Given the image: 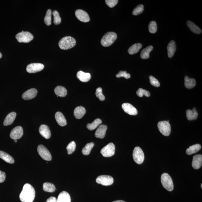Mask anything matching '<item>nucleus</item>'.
<instances>
[{"label":"nucleus","instance_id":"5","mask_svg":"<svg viewBox=\"0 0 202 202\" xmlns=\"http://www.w3.org/2000/svg\"><path fill=\"white\" fill-rule=\"evenodd\" d=\"M133 156L134 160L138 164H141L144 161V153L139 147L135 148L133 151Z\"/></svg>","mask_w":202,"mask_h":202},{"label":"nucleus","instance_id":"18","mask_svg":"<svg viewBox=\"0 0 202 202\" xmlns=\"http://www.w3.org/2000/svg\"><path fill=\"white\" fill-rule=\"evenodd\" d=\"M107 126L106 125H101L98 128L95 134L96 137L97 138H103L106 135V131L107 130Z\"/></svg>","mask_w":202,"mask_h":202},{"label":"nucleus","instance_id":"37","mask_svg":"<svg viewBox=\"0 0 202 202\" xmlns=\"http://www.w3.org/2000/svg\"><path fill=\"white\" fill-rule=\"evenodd\" d=\"M76 144L74 141H71L67 146L66 149L68 150V154H71L75 150Z\"/></svg>","mask_w":202,"mask_h":202},{"label":"nucleus","instance_id":"33","mask_svg":"<svg viewBox=\"0 0 202 202\" xmlns=\"http://www.w3.org/2000/svg\"><path fill=\"white\" fill-rule=\"evenodd\" d=\"M43 189L44 191L49 192V193H53L56 190L55 185L53 183L49 182H46L43 183Z\"/></svg>","mask_w":202,"mask_h":202},{"label":"nucleus","instance_id":"12","mask_svg":"<svg viewBox=\"0 0 202 202\" xmlns=\"http://www.w3.org/2000/svg\"><path fill=\"white\" fill-rule=\"evenodd\" d=\"M77 18L79 21L84 23L88 22L90 21L89 15L86 12L81 9H78L75 13Z\"/></svg>","mask_w":202,"mask_h":202},{"label":"nucleus","instance_id":"10","mask_svg":"<svg viewBox=\"0 0 202 202\" xmlns=\"http://www.w3.org/2000/svg\"><path fill=\"white\" fill-rule=\"evenodd\" d=\"M114 180L112 177L108 175H101L96 178V182L103 186H109L113 184Z\"/></svg>","mask_w":202,"mask_h":202},{"label":"nucleus","instance_id":"34","mask_svg":"<svg viewBox=\"0 0 202 202\" xmlns=\"http://www.w3.org/2000/svg\"><path fill=\"white\" fill-rule=\"evenodd\" d=\"M101 123V120L99 119V118H97V119H95L92 123H88L86 127L87 128L88 130L92 131V130L96 129Z\"/></svg>","mask_w":202,"mask_h":202},{"label":"nucleus","instance_id":"21","mask_svg":"<svg viewBox=\"0 0 202 202\" xmlns=\"http://www.w3.org/2000/svg\"><path fill=\"white\" fill-rule=\"evenodd\" d=\"M55 118L58 125L61 127L66 126L67 121L64 115L60 112H57L55 114Z\"/></svg>","mask_w":202,"mask_h":202},{"label":"nucleus","instance_id":"30","mask_svg":"<svg viewBox=\"0 0 202 202\" xmlns=\"http://www.w3.org/2000/svg\"><path fill=\"white\" fill-rule=\"evenodd\" d=\"M201 145L197 144L190 146L186 150L187 154L189 155L193 154V153L197 152L201 149Z\"/></svg>","mask_w":202,"mask_h":202},{"label":"nucleus","instance_id":"14","mask_svg":"<svg viewBox=\"0 0 202 202\" xmlns=\"http://www.w3.org/2000/svg\"><path fill=\"white\" fill-rule=\"evenodd\" d=\"M122 108L125 112L131 116H136L138 112L136 108L129 103H124L122 105Z\"/></svg>","mask_w":202,"mask_h":202},{"label":"nucleus","instance_id":"32","mask_svg":"<svg viewBox=\"0 0 202 202\" xmlns=\"http://www.w3.org/2000/svg\"><path fill=\"white\" fill-rule=\"evenodd\" d=\"M153 49V46H150L143 50L141 54V57L142 59H146L149 58L150 53L152 50Z\"/></svg>","mask_w":202,"mask_h":202},{"label":"nucleus","instance_id":"11","mask_svg":"<svg viewBox=\"0 0 202 202\" xmlns=\"http://www.w3.org/2000/svg\"><path fill=\"white\" fill-rule=\"evenodd\" d=\"M44 68V65L41 63H31L27 67L26 71L29 73H35L42 71Z\"/></svg>","mask_w":202,"mask_h":202},{"label":"nucleus","instance_id":"42","mask_svg":"<svg viewBox=\"0 0 202 202\" xmlns=\"http://www.w3.org/2000/svg\"><path fill=\"white\" fill-rule=\"evenodd\" d=\"M96 95L97 97L100 101H104L105 100V96L103 94L102 90L101 87H99L96 89Z\"/></svg>","mask_w":202,"mask_h":202},{"label":"nucleus","instance_id":"35","mask_svg":"<svg viewBox=\"0 0 202 202\" xmlns=\"http://www.w3.org/2000/svg\"><path fill=\"white\" fill-rule=\"evenodd\" d=\"M94 146V143L93 142L88 143L86 144L84 147L83 149L82 152L83 154L84 155H88L90 154L92 149Z\"/></svg>","mask_w":202,"mask_h":202},{"label":"nucleus","instance_id":"16","mask_svg":"<svg viewBox=\"0 0 202 202\" xmlns=\"http://www.w3.org/2000/svg\"><path fill=\"white\" fill-rule=\"evenodd\" d=\"M40 134L46 139H49L51 136V133L49 127L46 125H42L39 127Z\"/></svg>","mask_w":202,"mask_h":202},{"label":"nucleus","instance_id":"38","mask_svg":"<svg viewBox=\"0 0 202 202\" xmlns=\"http://www.w3.org/2000/svg\"><path fill=\"white\" fill-rule=\"evenodd\" d=\"M149 31L150 33H154L157 31V26L156 22L151 21L150 22L149 25Z\"/></svg>","mask_w":202,"mask_h":202},{"label":"nucleus","instance_id":"29","mask_svg":"<svg viewBox=\"0 0 202 202\" xmlns=\"http://www.w3.org/2000/svg\"><path fill=\"white\" fill-rule=\"evenodd\" d=\"M196 81L193 78L189 77L187 76H185V85L186 88L188 89L194 87L196 85Z\"/></svg>","mask_w":202,"mask_h":202},{"label":"nucleus","instance_id":"43","mask_svg":"<svg viewBox=\"0 0 202 202\" xmlns=\"http://www.w3.org/2000/svg\"><path fill=\"white\" fill-rule=\"evenodd\" d=\"M150 82L151 84L153 86L158 87L160 86V83L157 79L154 77L152 76H149Z\"/></svg>","mask_w":202,"mask_h":202},{"label":"nucleus","instance_id":"13","mask_svg":"<svg viewBox=\"0 0 202 202\" xmlns=\"http://www.w3.org/2000/svg\"><path fill=\"white\" fill-rule=\"evenodd\" d=\"M23 134V128L21 126H17L12 130L10 137L13 140H17L20 138Z\"/></svg>","mask_w":202,"mask_h":202},{"label":"nucleus","instance_id":"41","mask_svg":"<svg viewBox=\"0 0 202 202\" xmlns=\"http://www.w3.org/2000/svg\"><path fill=\"white\" fill-rule=\"evenodd\" d=\"M144 10V6L143 5L140 4L134 8L133 12V14L134 16H137L141 14Z\"/></svg>","mask_w":202,"mask_h":202},{"label":"nucleus","instance_id":"22","mask_svg":"<svg viewBox=\"0 0 202 202\" xmlns=\"http://www.w3.org/2000/svg\"><path fill=\"white\" fill-rule=\"evenodd\" d=\"M86 113V110L83 106H78L75 108L74 116L76 119H80L82 118Z\"/></svg>","mask_w":202,"mask_h":202},{"label":"nucleus","instance_id":"4","mask_svg":"<svg viewBox=\"0 0 202 202\" xmlns=\"http://www.w3.org/2000/svg\"><path fill=\"white\" fill-rule=\"evenodd\" d=\"M161 182L163 187L169 191H172L174 185L172 179L168 173H163L161 176Z\"/></svg>","mask_w":202,"mask_h":202},{"label":"nucleus","instance_id":"50","mask_svg":"<svg viewBox=\"0 0 202 202\" xmlns=\"http://www.w3.org/2000/svg\"><path fill=\"white\" fill-rule=\"evenodd\" d=\"M14 141L16 143H17V140H14Z\"/></svg>","mask_w":202,"mask_h":202},{"label":"nucleus","instance_id":"51","mask_svg":"<svg viewBox=\"0 0 202 202\" xmlns=\"http://www.w3.org/2000/svg\"><path fill=\"white\" fill-rule=\"evenodd\" d=\"M167 121L168 123H169V120H167Z\"/></svg>","mask_w":202,"mask_h":202},{"label":"nucleus","instance_id":"45","mask_svg":"<svg viewBox=\"0 0 202 202\" xmlns=\"http://www.w3.org/2000/svg\"><path fill=\"white\" fill-rule=\"evenodd\" d=\"M118 0H106L105 2L110 8H113L117 4Z\"/></svg>","mask_w":202,"mask_h":202},{"label":"nucleus","instance_id":"1","mask_svg":"<svg viewBox=\"0 0 202 202\" xmlns=\"http://www.w3.org/2000/svg\"><path fill=\"white\" fill-rule=\"evenodd\" d=\"M35 196V191L31 185L26 183L23 186L20 195V199L22 202H33Z\"/></svg>","mask_w":202,"mask_h":202},{"label":"nucleus","instance_id":"25","mask_svg":"<svg viewBox=\"0 0 202 202\" xmlns=\"http://www.w3.org/2000/svg\"><path fill=\"white\" fill-rule=\"evenodd\" d=\"M186 114L187 118L189 121L196 119L198 116L197 112L195 108H193V110H187Z\"/></svg>","mask_w":202,"mask_h":202},{"label":"nucleus","instance_id":"48","mask_svg":"<svg viewBox=\"0 0 202 202\" xmlns=\"http://www.w3.org/2000/svg\"><path fill=\"white\" fill-rule=\"evenodd\" d=\"M112 202H126L123 200H117V201H113Z\"/></svg>","mask_w":202,"mask_h":202},{"label":"nucleus","instance_id":"39","mask_svg":"<svg viewBox=\"0 0 202 202\" xmlns=\"http://www.w3.org/2000/svg\"><path fill=\"white\" fill-rule=\"evenodd\" d=\"M54 16V23L55 25L59 24L61 23V18L60 16L59 13L56 10H54L53 12Z\"/></svg>","mask_w":202,"mask_h":202},{"label":"nucleus","instance_id":"3","mask_svg":"<svg viewBox=\"0 0 202 202\" xmlns=\"http://www.w3.org/2000/svg\"><path fill=\"white\" fill-rule=\"evenodd\" d=\"M117 36L115 32L107 33L103 36L101 40V44L104 47H108L113 44L117 39Z\"/></svg>","mask_w":202,"mask_h":202},{"label":"nucleus","instance_id":"40","mask_svg":"<svg viewBox=\"0 0 202 202\" xmlns=\"http://www.w3.org/2000/svg\"><path fill=\"white\" fill-rule=\"evenodd\" d=\"M136 94L138 97H142L143 96H146L147 97H149L151 95L149 91L143 90L141 88H140L137 91Z\"/></svg>","mask_w":202,"mask_h":202},{"label":"nucleus","instance_id":"15","mask_svg":"<svg viewBox=\"0 0 202 202\" xmlns=\"http://www.w3.org/2000/svg\"><path fill=\"white\" fill-rule=\"evenodd\" d=\"M38 91L35 88H31L25 92L22 96V97L25 100L32 99L36 97Z\"/></svg>","mask_w":202,"mask_h":202},{"label":"nucleus","instance_id":"17","mask_svg":"<svg viewBox=\"0 0 202 202\" xmlns=\"http://www.w3.org/2000/svg\"><path fill=\"white\" fill-rule=\"evenodd\" d=\"M192 164L195 169H198L201 168L202 165V155L198 154L193 156Z\"/></svg>","mask_w":202,"mask_h":202},{"label":"nucleus","instance_id":"9","mask_svg":"<svg viewBox=\"0 0 202 202\" xmlns=\"http://www.w3.org/2000/svg\"><path fill=\"white\" fill-rule=\"evenodd\" d=\"M37 151L40 156L43 160L46 161H51L52 156L51 153L43 145H39L38 147Z\"/></svg>","mask_w":202,"mask_h":202},{"label":"nucleus","instance_id":"19","mask_svg":"<svg viewBox=\"0 0 202 202\" xmlns=\"http://www.w3.org/2000/svg\"><path fill=\"white\" fill-rule=\"evenodd\" d=\"M77 78L82 82L86 83L90 80L91 75L89 73L79 71L77 73Z\"/></svg>","mask_w":202,"mask_h":202},{"label":"nucleus","instance_id":"26","mask_svg":"<svg viewBox=\"0 0 202 202\" xmlns=\"http://www.w3.org/2000/svg\"><path fill=\"white\" fill-rule=\"evenodd\" d=\"M54 92L58 97H64L67 94V91L64 87L58 86L55 88Z\"/></svg>","mask_w":202,"mask_h":202},{"label":"nucleus","instance_id":"7","mask_svg":"<svg viewBox=\"0 0 202 202\" xmlns=\"http://www.w3.org/2000/svg\"><path fill=\"white\" fill-rule=\"evenodd\" d=\"M16 38L18 42L27 43L32 41L34 37L31 33L28 31H24L18 33L16 35Z\"/></svg>","mask_w":202,"mask_h":202},{"label":"nucleus","instance_id":"44","mask_svg":"<svg viewBox=\"0 0 202 202\" xmlns=\"http://www.w3.org/2000/svg\"><path fill=\"white\" fill-rule=\"evenodd\" d=\"M117 78L124 77L126 79H129L131 77V75L129 73H127L126 71H120L118 74L116 75Z\"/></svg>","mask_w":202,"mask_h":202},{"label":"nucleus","instance_id":"8","mask_svg":"<svg viewBox=\"0 0 202 202\" xmlns=\"http://www.w3.org/2000/svg\"><path fill=\"white\" fill-rule=\"evenodd\" d=\"M115 150V145L112 143H110L101 150V153L105 157H109L114 155Z\"/></svg>","mask_w":202,"mask_h":202},{"label":"nucleus","instance_id":"31","mask_svg":"<svg viewBox=\"0 0 202 202\" xmlns=\"http://www.w3.org/2000/svg\"><path fill=\"white\" fill-rule=\"evenodd\" d=\"M142 46L141 43H136L133 44L128 50V53L129 54L133 55L138 53Z\"/></svg>","mask_w":202,"mask_h":202},{"label":"nucleus","instance_id":"52","mask_svg":"<svg viewBox=\"0 0 202 202\" xmlns=\"http://www.w3.org/2000/svg\"><path fill=\"white\" fill-rule=\"evenodd\" d=\"M201 188H202V184H201Z\"/></svg>","mask_w":202,"mask_h":202},{"label":"nucleus","instance_id":"27","mask_svg":"<svg viewBox=\"0 0 202 202\" xmlns=\"http://www.w3.org/2000/svg\"><path fill=\"white\" fill-rule=\"evenodd\" d=\"M186 23L188 27L192 32L196 34H199L202 32L201 30L193 22L188 21H187Z\"/></svg>","mask_w":202,"mask_h":202},{"label":"nucleus","instance_id":"6","mask_svg":"<svg viewBox=\"0 0 202 202\" xmlns=\"http://www.w3.org/2000/svg\"><path fill=\"white\" fill-rule=\"evenodd\" d=\"M158 127L160 132L165 136H168L171 133V126L167 121L159 122L158 123Z\"/></svg>","mask_w":202,"mask_h":202},{"label":"nucleus","instance_id":"24","mask_svg":"<svg viewBox=\"0 0 202 202\" xmlns=\"http://www.w3.org/2000/svg\"><path fill=\"white\" fill-rule=\"evenodd\" d=\"M176 50V43L174 41L170 42L167 46V51L168 57L171 58L174 56Z\"/></svg>","mask_w":202,"mask_h":202},{"label":"nucleus","instance_id":"2","mask_svg":"<svg viewBox=\"0 0 202 202\" xmlns=\"http://www.w3.org/2000/svg\"><path fill=\"white\" fill-rule=\"evenodd\" d=\"M76 41L71 36L64 37L60 40L58 45L60 48L63 50H67L72 48L75 46Z\"/></svg>","mask_w":202,"mask_h":202},{"label":"nucleus","instance_id":"49","mask_svg":"<svg viewBox=\"0 0 202 202\" xmlns=\"http://www.w3.org/2000/svg\"><path fill=\"white\" fill-rule=\"evenodd\" d=\"M2 57V54L0 52V58H1Z\"/></svg>","mask_w":202,"mask_h":202},{"label":"nucleus","instance_id":"23","mask_svg":"<svg viewBox=\"0 0 202 202\" xmlns=\"http://www.w3.org/2000/svg\"><path fill=\"white\" fill-rule=\"evenodd\" d=\"M16 113L15 112H12L8 114L4 120V126H9L12 124L16 119Z\"/></svg>","mask_w":202,"mask_h":202},{"label":"nucleus","instance_id":"47","mask_svg":"<svg viewBox=\"0 0 202 202\" xmlns=\"http://www.w3.org/2000/svg\"><path fill=\"white\" fill-rule=\"evenodd\" d=\"M57 199L54 197L51 196L48 198L46 200V202H56Z\"/></svg>","mask_w":202,"mask_h":202},{"label":"nucleus","instance_id":"28","mask_svg":"<svg viewBox=\"0 0 202 202\" xmlns=\"http://www.w3.org/2000/svg\"><path fill=\"white\" fill-rule=\"evenodd\" d=\"M0 158L8 163L12 164L14 163V160L12 157L4 151H0Z\"/></svg>","mask_w":202,"mask_h":202},{"label":"nucleus","instance_id":"36","mask_svg":"<svg viewBox=\"0 0 202 202\" xmlns=\"http://www.w3.org/2000/svg\"><path fill=\"white\" fill-rule=\"evenodd\" d=\"M52 11L50 9L46 11V16L44 18V22L46 25L49 26L51 24Z\"/></svg>","mask_w":202,"mask_h":202},{"label":"nucleus","instance_id":"46","mask_svg":"<svg viewBox=\"0 0 202 202\" xmlns=\"http://www.w3.org/2000/svg\"><path fill=\"white\" fill-rule=\"evenodd\" d=\"M6 174L0 170V183L4 182L6 178Z\"/></svg>","mask_w":202,"mask_h":202},{"label":"nucleus","instance_id":"20","mask_svg":"<svg viewBox=\"0 0 202 202\" xmlns=\"http://www.w3.org/2000/svg\"><path fill=\"white\" fill-rule=\"evenodd\" d=\"M71 198L69 193L63 191L58 195L56 202H71Z\"/></svg>","mask_w":202,"mask_h":202}]
</instances>
